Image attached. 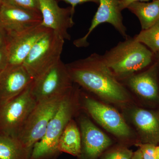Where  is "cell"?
Instances as JSON below:
<instances>
[{"label":"cell","instance_id":"obj_3","mask_svg":"<svg viewBox=\"0 0 159 159\" xmlns=\"http://www.w3.org/2000/svg\"><path fill=\"white\" fill-rule=\"evenodd\" d=\"M79 91L74 86L68 92L48 125L42 139L33 146L30 159H41L58 151L60 138L78 106Z\"/></svg>","mask_w":159,"mask_h":159},{"label":"cell","instance_id":"obj_10","mask_svg":"<svg viewBox=\"0 0 159 159\" xmlns=\"http://www.w3.org/2000/svg\"><path fill=\"white\" fill-rule=\"evenodd\" d=\"M39 10L42 17L41 25L51 29L63 39H71L69 29L74 26V13L71 6L60 7L56 0H38Z\"/></svg>","mask_w":159,"mask_h":159},{"label":"cell","instance_id":"obj_23","mask_svg":"<svg viewBox=\"0 0 159 159\" xmlns=\"http://www.w3.org/2000/svg\"><path fill=\"white\" fill-rule=\"evenodd\" d=\"M8 56L6 46L0 47V73L8 65Z\"/></svg>","mask_w":159,"mask_h":159},{"label":"cell","instance_id":"obj_5","mask_svg":"<svg viewBox=\"0 0 159 159\" xmlns=\"http://www.w3.org/2000/svg\"><path fill=\"white\" fill-rule=\"evenodd\" d=\"M64 42L50 29L35 43L22 65L34 80L60 60Z\"/></svg>","mask_w":159,"mask_h":159},{"label":"cell","instance_id":"obj_9","mask_svg":"<svg viewBox=\"0 0 159 159\" xmlns=\"http://www.w3.org/2000/svg\"><path fill=\"white\" fill-rule=\"evenodd\" d=\"M40 12L0 3V28L7 37L41 25Z\"/></svg>","mask_w":159,"mask_h":159},{"label":"cell","instance_id":"obj_11","mask_svg":"<svg viewBox=\"0 0 159 159\" xmlns=\"http://www.w3.org/2000/svg\"><path fill=\"white\" fill-rule=\"evenodd\" d=\"M41 24L18 34L7 37L6 47L8 56V66H21L33 46L48 31Z\"/></svg>","mask_w":159,"mask_h":159},{"label":"cell","instance_id":"obj_4","mask_svg":"<svg viewBox=\"0 0 159 159\" xmlns=\"http://www.w3.org/2000/svg\"><path fill=\"white\" fill-rule=\"evenodd\" d=\"M67 93L37 102L29 114L17 138L30 152L43 137L49 122Z\"/></svg>","mask_w":159,"mask_h":159},{"label":"cell","instance_id":"obj_1","mask_svg":"<svg viewBox=\"0 0 159 159\" xmlns=\"http://www.w3.org/2000/svg\"><path fill=\"white\" fill-rule=\"evenodd\" d=\"M66 65L73 82L86 90L111 102L122 103L128 99L125 85L110 70L102 55L93 53Z\"/></svg>","mask_w":159,"mask_h":159},{"label":"cell","instance_id":"obj_12","mask_svg":"<svg viewBox=\"0 0 159 159\" xmlns=\"http://www.w3.org/2000/svg\"><path fill=\"white\" fill-rule=\"evenodd\" d=\"M33 81L23 65L7 66L0 73V107L20 95Z\"/></svg>","mask_w":159,"mask_h":159},{"label":"cell","instance_id":"obj_6","mask_svg":"<svg viewBox=\"0 0 159 159\" xmlns=\"http://www.w3.org/2000/svg\"><path fill=\"white\" fill-rule=\"evenodd\" d=\"M32 84L17 97L0 107V133L17 137L37 103L31 91Z\"/></svg>","mask_w":159,"mask_h":159},{"label":"cell","instance_id":"obj_24","mask_svg":"<svg viewBox=\"0 0 159 159\" xmlns=\"http://www.w3.org/2000/svg\"><path fill=\"white\" fill-rule=\"evenodd\" d=\"M57 2L63 1L65 2L70 4L72 7V10L75 12V7L77 5L86 2H93L99 4V0H56Z\"/></svg>","mask_w":159,"mask_h":159},{"label":"cell","instance_id":"obj_8","mask_svg":"<svg viewBox=\"0 0 159 159\" xmlns=\"http://www.w3.org/2000/svg\"><path fill=\"white\" fill-rule=\"evenodd\" d=\"M83 99L84 108L103 128L120 138L130 136V128L118 111L89 96Z\"/></svg>","mask_w":159,"mask_h":159},{"label":"cell","instance_id":"obj_25","mask_svg":"<svg viewBox=\"0 0 159 159\" xmlns=\"http://www.w3.org/2000/svg\"><path fill=\"white\" fill-rule=\"evenodd\" d=\"M150 0H120L119 4H120V9L122 11L124 9H126L127 6L133 2H148Z\"/></svg>","mask_w":159,"mask_h":159},{"label":"cell","instance_id":"obj_2","mask_svg":"<svg viewBox=\"0 0 159 159\" xmlns=\"http://www.w3.org/2000/svg\"><path fill=\"white\" fill-rule=\"evenodd\" d=\"M102 56L110 70L120 81L149 67L153 64L156 55L129 36Z\"/></svg>","mask_w":159,"mask_h":159},{"label":"cell","instance_id":"obj_29","mask_svg":"<svg viewBox=\"0 0 159 159\" xmlns=\"http://www.w3.org/2000/svg\"><path fill=\"white\" fill-rule=\"evenodd\" d=\"M157 55H159L158 57L157 60V64L158 70L159 71V54H157Z\"/></svg>","mask_w":159,"mask_h":159},{"label":"cell","instance_id":"obj_26","mask_svg":"<svg viewBox=\"0 0 159 159\" xmlns=\"http://www.w3.org/2000/svg\"><path fill=\"white\" fill-rule=\"evenodd\" d=\"M7 41V35L5 31L0 28V47L6 46Z\"/></svg>","mask_w":159,"mask_h":159},{"label":"cell","instance_id":"obj_19","mask_svg":"<svg viewBox=\"0 0 159 159\" xmlns=\"http://www.w3.org/2000/svg\"><path fill=\"white\" fill-rule=\"evenodd\" d=\"M133 38L147 47L156 55L159 54V20L148 29L142 30Z\"/></svg>","mask_w":159,"mask_h":159},{"label":"cell","instance_id":"obj_7","mask_svg":"<svg viewBox=\"0 0 159 159\" xmlns=\"http://www.w3.org/2000/svg\"><path fill=\"white\" fill-rule=\"evenodd\" d=\"M73 83L66 65L60 60L34 80L31 91L37 102L66 93Z\"/></svg>","mask_w":159,"mask_h":159},{"label":"cell","instance_id":"obj_16","mask_svg":"<svg viewBox=\"0 0 159 159\" xmlns=\"http://www.w3.org/2000/svg\"><path fill=\"white\" fill-rule=\"evenodd\" d=\"M126 9L139 19L142 30L148 29L159 20V0L133 2Z\"/></svg>","mask_w":159,"mask_h":159},{"label":"cell","instance_id":"obj_27","mask_svg":"<svg viewBox=\"0 0 159 159\" xmlns=\"http://www.w3.org/2000/svg\"><path fill=\"white\" fill-rule=\"evenodd\" d=\"M132 159H144L142 157V153L140 149H138L135 152L133 153Z\"/></svg>","mask_w":159,"mask_h":159},{"label":"cell","instance_id":"obj_21","mask_svg":"<svg viewBox=\"0 0 159 159\" xmlns=\"http://www.w3.org/2000/svg\"><path fill=\"white\" fill-rule=\"evenodd\" d=\"M133 153L127 148H120L111 151L104 156L102 159H132Z\"/></svg>","mask_w":159,"mask_h":159},{"label":"cell","instance_id":"obj_22","mask_svg":"<svg viewBox=\"0 0 159 159\" xmlns=\"http://www.w3.org/2000/svg\"><path fill=\"white\" fill-rule=\"evenodd\" d=\"M142 157L144 159H158L156 145L150 143L139 144Z\"/></svg>","mask_w":159,"mask_h":159},{"label":"cell","instance_id":"obj_14","mask_svg":"<svg viewBox=\"0 0 159 159\" xmlns=\"http://www.w3.org/2000/svg\"><path fill=\"white\" fill-rule=\"evenodd\" d=\"M157 64L155 62L146 70L142 71L122 80V84L127 86L137 95L148 99H157L159 86L157 79Z\"/></svg>","mask_w":159,"mask_h":159},{"label":"cell","instance_id":"obj_20","mask_svg":"<svg viewBox=\"0 0 159 159\" xmlns=\"http://www.w3.org/2000/svg\"><path fill=\"white\" fill-rule=\"evenodd\" d=\"M0 3L40 12L38 0H0Z\"/></svg>","mask_w":159,"mask_h":159},{"label":"cell","instance_id":"obj_17","mask_svg":"<svg viewBox=\"0 0 159 159\" xmlns=\"http://www.w3.org/2000/svg\"><path fill=\"white\" fill-rule=\"evenodd\" d=\"M58 150L74 156H78L81 153V134L73 119L68 123L61 136L58 142Z\"/></svg>","mask_w":159,"mask_h":159},{"label":"cell","instance_id":"obj_15","mask_svg":"<svg viewBox=\"0 0 159 159\" xmlns=\"http://www.w3.org/2000/svg\"><path fill=\"white\" fill-rule=\"evenodd\" d=\"M132 119L145 143L155 145L159 143V118L155 114L138 108L133 112Z\"/></svg>","mask_w":159,"mask_h":159},{"label":"cell","instance_id":"obj_13","mask_svg":"<svg viewBox=\"0 0 159 159\" xmlns=\"http://www.w3.org/2000/svg\"><path fill=\"white\" fill-rule=\"evenodd\" d=\"M80 125L84 150L88 158H96L111 144L110 139L87 117L80 118Z\"/></svg>","mask_w":159,"mask_h":159},{"label":"cell","instance_id":"obj_28","mask_svg":"<svg viewBox=\"0 0 159 159\" xmlns=\"http://www.w3.org/2000/svg\"><path fill=\"white\" fill-rule=\"evenodd\" d=\"M157 156V159H159V145L157 146L156 147Z\"/></svg>","mask_w":159,"mask_h":159},{"label":"cell","instance_id":"obj_18","mask_svg":"<svg viewBox=\"0 0 159 159\" xmlns=\"http://www.w3.org/2000/svg\"><path fill=\"white\" fill-rule=\"evenodd\" d=\"M31 154L17 137L0 133V159H27Z\"/></svg>","mask_w":159,"mask_h":159}]
</instances>
